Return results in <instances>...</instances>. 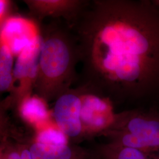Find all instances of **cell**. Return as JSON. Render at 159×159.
<instances>
[{
    "label": "cell",
    "instance_id": "obj_11",
    "mask_svg": "<svg viewBox=\"0 0 159 159\" xmlns=\"http://www.w3.org/2000/svg\"><path fill=\"white\" fill-rule=\"evenodd\" d=\"M104 153L106 159H156L140 150L113 143L105 148Z\"/></svg>",
    "mask_w": 159,
    "mask_h": 159
},
{
    "label": "cell",
    "instance_id": "obj_12",
    "mask_svg": "<svg viewBox=\"0 0 159 159\" xmlns=\"http://www.w3.org/2000/svg\"><path fill=\"white\" fill-rule=\"evenodd\" d=\"M36 142L50 146H63L67 145V139L59 129L48 128L40 131Z\"/></svg>",
    "mask_w": 159,
    "mask_h": 159
},
{
    "label": "cell",
    "instance_id": "obj_3",
    "mask_svg": "<svg viewBox=\"0 0 159 159\" xmlns=\"http://www.w3.org/2000/svg\"><path fill=\"white\" fill-rule=\"evenodd\" d=\"M70 60L68 47L63 40L53 37L43 43L39 66L46 77L55 79L61 77L67 70Z\"/></svg>",
    "mask_w": 159,
    "mask_h": 159
},
{
    "label": "cell",
    "instance_id": "obj_10",
    "mask_svg": "<svg viewBox=\"0 0 159 159\" xmlns=\"http://www.w3.org/2000/svg\"><path fill=\"white\" fill-rule=\"evenodd\" d=\"M12 53L8 46L3 43L0 50V90H8L13 78Z\"/></svg>",
    "mask_w": 159,
    "mask_h": 159
},
{
    "label": "cell",
    "instance_id": "obj_1",
    "mask_svg": "<svg viewBox=\"0 0 159 159\" xmlns=\"http://www.w3.org/2000/svg\"><path fill=\"white\" fill-rule=\"evenodd\" d=\"M95 61L108 93L140 107L159 105V0L102 2Z\"/></svg>",
    "mask_w": 159,
    "mask_h": 159
},
{
    "label": "cell",
    "instance_id": "obj_6",
    "mask_svg": "<svg viewBox=\"0 0 159 159\" xmlns=\"http://www.w3.org/2000/svg\"><path fill=\"white\" fill-rule=\"evenodd\" d=\"M43 43L41 37L36 35L33 42L18 55L13 68L14 78L24 80L33 79L36 77Z\"/></svg>",
    "mask_w": 159,
    "mask_h": 159
},
{
    "label": "cell",
    "instance_id": "obj_13",
    "mask_svg": "<svg viewBox=\"0 0 159 159\" xmlns=\"http://www.w3.org/2000/svg\"><path fill=\"white\" fill-rule=\"evenodd\" d=\"M20 159H33L30 150L25 149L20 154Z\"/></svg>",
    "mask_w": 159,
    "mask_h": 159
},
{
    "label": "cell",
    "instance_id": "obj_9",
    "mask_svg": "<svg viewBox=\"0 0 159 159\" xmlns=\"http://www.w3.org/2000/svg\"><path fill=\"white\" fill-rule=\"evenodd\" d=\"M33 35L29 24L21 18H12L8 21L2 27V37L6 43L17 39L33 37Z\"/></svg>",
    "mask_w": 159,
    "mask_h": 159
},
{
    "label": "cell",
    "instance_id": "obj_15",
    "mask_svg": "<svg viewBox=\"0 0 159 159\" xmlns=\"http://www.w3.org/2000/svg\"><path fill=\"white\" fill-rule=\"evenodd\" d=\"M6 159H20V154L17 152H12L8 156Z\"/></svg>",
    "mask_w": 159,
    "mask_h": 159
},
{
    "label": "cell",
    "instance_id": "obj_16",
    "mask_svg": "<svg viewBox=\"0 0 159 159\" xmlns=\"http://www.w3.org/2000/svg\"><path fill=\"white\" fill-rule=\"evenodd\" d=\"M157 107H159V106H157Z\"/></svg>",
    "mask_w": 159,
    "mask_h": 159
},
{
    "label": "cell",
    "instance_id": "obj_7",
    "mask_svg": "<svg viewBox=\"0 0 159 159\" xmlns=\"http://www.w3.org/2000/svg\"><path fill=\"white\" fill-rule=\"evenodd\" d=\"M33 159H72L73 154L68 146H50L34 143L30 149Z\"/></svg>",
    "mask_w": 159,
    "mask_h": 159
},
{
    "label": "cell",
    "instance_id": "obj_8",
    "mask_svg": "<svg viewBox=\"0 0 159 159\" xmlns=\"http://www.w3.org/2000/svg\"><path fill=\"white\" fill-rule=\"evenodd\" d=\"M21 113L25 119L31 123L43 122L48 116L45 103L35 97L26 99L22 103Z\"/></svg>",
    "mask_w": 159,
    "mask_h": 159
},
{
    "label": "cell",
    "instance_id": "obj_5",
    "mask_svg": "<svg viewBox=\"0 0 159 159\" xmlns=\"http://www.w3.org/2000/svg\"><path fill=\"white\" fill-rule=\"evenodd\" d=\"M82 124L93 130L108 129L113 124L114 115L110 102L96 96H87L81 100Z\"/></svg>",
    "mask_w": 159,
    "mask_h": 159
},
{
    "label": "cell",
    "instance_id": "obj_4",
    "mask_svg": "<svg viewBox=\"0 0 159 159\" xmlns=\"http://www.w3.org/2000/svg\"><path fill=\"white\" fill-rule=\"evenodd\" d=\"M81 100L74 94H66L58 98L54 108V117L58 128L67 136L74 137L82 130Z\"/></svg>",
    "mask_w": 159,
    "mask_h": 159
},
{
    "label": "cell",
    "instance_id": "obj_14",
    "mask_svg": "<svg viewBox=\"0 0 159 159\" xmlns=\"http://www.w3.org/2000/svg\"><path fill=\"white\" fill-rule=\"evenodd\" d=\"M6 2L4 1H0V14H1V17L4 15L5 13L6 10Z\"/></svg>",
    "mask_w": 159,
    "mask_h": 159
},
{
    "label": "cell",
    "instance_id": "obj_2",
    "mask_svg": "<svg viewBox=\"0 0 159 159\" xmlns=\"http://www.w3.org/2000/svg\"><path fill=\"white\" fill-rule=\"evenodd\" d=\"M108 129L113 143L134 148L159 159V107H139L116 116Z\"/></svg>",
    "mask_w": 159,
    "mask_h": 159
}]
</instances>
